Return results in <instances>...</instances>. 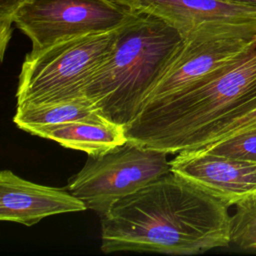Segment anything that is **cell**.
<instances>
[{
  "label": "cell",
  "instance_id": "1",
  "mask_svg": "<svg viewBox=\"0 0 256 256\" xmlns=\"http://www.w3.org/2000/svg\"><path fill=\"white\" fill-rule=\"evenodd\" d=\"M229 207L171 172L101 216V250L195 255L231 243Z\"/></svg>",
  "mask_w": 256,
  "mask_h": 256
},
{
  "label": "cell",
  "instance_id": "2",
  "mask_svg": "<svg viewBox=\"0 0 256 256\" xmlns=\"http://www.w3.org/2000/svg\"><path fill=\"white\" fill-rule=\"evenodd\" d=\"M255 97L256 40L207 76L146 104L125 133L129 141L168 154L198 149L219 123Z\"/></svg>",
  "mask_w": 256,
  "mask_h": 256
},
{
  "label": "cell",
  "instance_id": "3",
  "mask_svg": "<svg viewBox=\"0 0 256 256\" xmlns=\"http://www.w3.org/2000/svg\"><path fill=\"white\" fill-rule=\"evenodd\" d=\"M183 42L164 20L137 13L118 29L114 47L83 85V95L110 122L129 126Z\"/></svg>",
  "mask_w": 256,
  "mask_h": 256
},
{
  "label": "cell",
  "instance_id": "4",
  "mask_svg": "<svg viewBox=\"0 0 256 256\" xmlns=\"http://www.w3.org/2000/svg\"><path fill=\"white\" fill-rule=\"evenodd\" d=\"M118 29L72 37L31 50L21 66L17 106L84 96L83 85L112 51Z\"/></svg>",
  "mask_w": 256,
  "mask_h": 256
},
{
  "label": "cell",
  "instance_id": "5",
  "mask_svg": "<svg viewBox=\"0 0 256 256\" xmlns=\"http://www.w3.org/2000/svg\"><path fill=\"white\" fill-rule=\"evenodd\" d=\"M168 153L127 141L98 155H88L67 189L87 209L105 215L120 199L172 172Z\"/></svg>",
  "mask_w": 256,
  "mask_h": 256
},
{
  "label": "cell",
  "instance_id": "6",
  "mask_svg": "<svg viewBox=\"0 0 256 256\" xmlns=\"http://www.w3.org/2000/svg\"><path fill=\"white\" fill-rule=\"evenodd\" d=\"M137 13L111 0H28L14 24L36 51L72 37L116 30Z\"/></svg>",
  "mask_w": 256,
  "mask_h": 256
},
{
  "label": "cell",
  "instance_id": "7",
  "mask_svg": "<svg viewBox=\"0 0 256 256\" xmlns=\"http://www.w3.org/2000/svg\"><path fill=\"white\" fill-rule=\"evenodd\" d=\"M255 40V26L203 24L194 28L183 37L145 105L171 96L219 69L247 50Z\"/></svg>",
  "mask_w": 256,
  "mask_h": 256
},
{
  "label": "cell",
  "instance_id": "8",
  "mask_svg": "<svg viewBox=\"0 0 256 256\" xmlns=\"http://www.w3.org/2000/svg\"><path fill=\"white\" fill-rule=\"evenodd\" d=\"M170 164L174 174L206 190L228 207L256 199V162L184 150Z\"/></svg>",
  "mask_w": 256,
  "mask_h": 256
},
{
  "label": "cell",
  "instance_id": "9",
  "mask_svg": "<svg viewBox=\"0 0 256 256\" xmlns=\"http://www.w3.org/2000/svg\"><path fill=\"white\" fill-rule=\"evenodd\" d=\"M86 209L84 202L67 188L33 183L8 169L0 173V219L2 221L33 226L49 216Z\"/></svg>",
  "mask_w": 256,
  "mask_h": 256
},
{
  "label": "cell",
  "instance_id": "10",
  "mask_svg": "<svg viewBox=\"0 0 256 256\" xmlns=\"http://www.w3.org/2000/svg\"><path fill=\"white\" fill-rule=\"evenodd\" d=\"M132 9L164 20L183 37L203 24L256 27V6L232 0H135Z\"/></svg>",
  "mask_w": 256,
  "mask_h": 256
},
{
  "label": "cell",
  "instance_id": "11",
  "mask_svg": "<svg viewBox=\"0 0 256 256\" xmlns=\"http://www.w3.org/2000/svg\"><path fill=\"white\" fill-rule=\"evenodd\" d=\"M41 138L55 141L59 145L98 155L128 141L125 127L105 118L83 119L48 126H35L25 130Z\"/></svg>",
  "mask_w": 256,
  "mask_h": 256
},
{
  "label": "cell",
  "instance_id": "12",
  "mask_svg": "<svg viewBox=\"0 0 256 256\" xmlns=\"http://www.w3.org/2000/svg\"><path fill=\"white\" fill-rule=\"evenodd\" d=\"M104 118L97 106L86 96L73 99L42 103L18 105L13 122L21 130L35 126L55 125L83 119Z\"/></svg>",
  "mask_w": 256,
  "mask_h": 256
},
{
  "label": "cell",
  "instance_id": "13",
  "mask_svg": "<svg viewBox=\"0 0 256 256\" xmlns=\"http://www.w3.org/2000/svg\"><path fill=\"white\" fill-rule=\"evenodd\" d=\"M231 243L244 250L256 249V199L236 205L231 216Z\"/></svg>",
  "mask_w": 256,
  "mask_h": 256
},
{
  "label": "cell",
  "instance_id": "14",
  "mask_svg": "<svg viewBox=\"0 0 256 256\" xmlns=\"http://www.w3.org/2000/svg\"><path fill=\"white\" fill-rule=\"evenodd\" d=\"M194 150H201L220 156L256 162V127L212 145Z\"/></svg>",
  "mask_w": 256,
  "mask_h": 256
},
{
  "label": "cell",
  "instance_id": "15",
  "mask_svg": "<svg viewBox=\"0 0 256 256\" xmlns=\"http://www.w3.org/2000/svg\"><path fill=\"white\" fill-rule=\"evenodd\" d=\"M28 0H0V59L3 61L12 36V24L18 9Z\"/></svg>",
  "mask_w": 256,
  "mask_h": 256
},
{
  "label": "cell",
  "instance_id": "16",
  "mask_svg": "<svg viewBox=\"0 0 256 256\" xmlns=\"http://www.w3.org/2000/svg\"><path fill=\"white\" fill-rule=\"evenodd\" d=\"M119 5H122L124 7H127V8H130L132 9L133 8V4H134V1L135 0H111ZM133 10V9H132Z\"/></svg>",
  "mask_w": 256,
  "mask_h": 256
},
{
  "label": "cell",
  "instance_id": "17",
  "mask_svg": "<svg viewBox=\"0 0 256 256\" xmlns=\"http://www.w3.org/2000/svg\"><path fill=\"white\" fill-rule=\"evenodd\" d=\"M232 1L243 2V3H247V4H251V5H255L256 6V0H232Z\"/></svg>",
  "mask_w": 256,
  "mask_h": 256
}]
</instances>
